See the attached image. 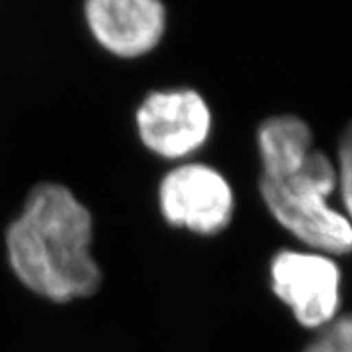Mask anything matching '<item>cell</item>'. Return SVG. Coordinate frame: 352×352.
I'll return each mask as SVG.
<instances>
[{"instance_id":"1","label":"cell","mask_w":352,"mask_h":352,"mask_svg":"<svg viewBox=\"0 0 352 352\" xmlns=\"http://www.w3.org/2000/svg\"><path fill=\"white\" fill-rule=\"evenodd\" d=\"M261 195L275 219L325 255L352 252V223L329 207L338 186L329 157L313 148L309 126L295 116L270 117L257 131Z\"/></svg>"},{"instance_id":"3","label":"cell","mask_w":352,"mask_h":352,"mask_svg":"<svg viewBox=\"0 0 352 352\" xmlns=\"http://www.w3.org/2000/svg\"><path fill=\"white\" fill-rule=\"evenodd\" d=\"M158 201L167 223L199 236L225 230L236 207L227 178L205 164H186L167 173L158 187Z\"/></svg>"},{"instance_id":"4","label":"cell","mask_w":352,"mask_h":352,"mask_svg":"<svg viewBox=\"0 0 352 352\" xmlns=\"http://www.w3.org/2000/svg\"><path fill=\"white\" fill-rule=\"evenodd\" d=\"M272 289L309 329L329 325L340 307L338 264L320 252L283 250L270 264Z\"/></svg>"},{"instance_id":"2","label":"cell","mask_w":352,"mask_h":352,"mask_svg":"<svg viewBox=\"0 0 352 352\" xmlns=\"http://www.w3.org/2000/svg\"><path fill=\"white\" fill-rule=\"evenodd\" d=\"M90 245L92 216L58 184L34 187L6 234L8 257L20 283L60 304L90 297L101 286Z\"/></svg>"},{"instance_id":"7","label":"cell","mask_w":352,"mask_h":352,"mask_svg":"<svg viewBox=\"0 0 352 352\" xmlns=\"http://www.w3.org/2000/svg\"><path fill=\"white\" fill-rule=\"evenodd\" d=\"M304 352H352V313L325 325Z\"/></svg>"},{"instance_id":"8","label":"cell","mask_w":352,"mask_h":352,"mask_svg":"<svg viewBox=\"0 0 352 352\" xmlns=\"http://www.w3.org/2000/svg\"><path fill=\"white\" fill-rule=\"evenodd\" d=\"M338 184L345 209L352 218V122L343 131L338 149Z\"/></svg>"},{"instance_id":"5","label":"cell","mask_w":352,"mask_h":352,"mask_svg":"<svg viewBox=\"0 0 352 352\" xmlns=\"http://www.w3.org/2000/svg\"><path fill=\"white\" fill-rule=\"evenodd\" d=\"M212 116L205 99L182 88L153 92L137 110V130L149 151L169 160L198 151L209 139Z\"/></svg>"},{"instance_id":"6","label":"cell","mask_w":352,"mask_h":352,"mask_svg":"<svg viewBox=\"0 0 352 352\" xmlns=\"http://www.w3.org/2000/svg\"><path fill=\"white\" fill-rule=\"evenodd\" d=\"M85 19L99 45L119 58L148 54L166 31V10L157 0H90Z\"/></svg>"}]
</instances>
